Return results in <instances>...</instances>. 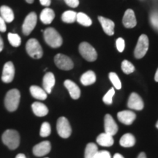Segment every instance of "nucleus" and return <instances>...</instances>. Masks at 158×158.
<instances>
[{
  "label": "nucleus",
  "mask_w": 158,
  "mask_h": 158,
  "mask_svg": "<svg viewBox=\"0 0 158 158\" xmlns=\"http://www.w3.org/2000/svg\"><path fill=\"white\" fill-rule=\"evenodd\" d=\"M155 81L158 82V69H157V72H156V73H155Z\"/></svg>",
  "instance_id": "nucleus-43"
},
{
  "label": "nucleus",
  "mask_w": 158,
  "mask_h": 158,
  "mask_svg": "<svg viewBox=\"0 0 158 158\" xmlns=\"http://www.w3.org/2000/svg\"><path fill=\"white\" fill-rule=\"evenodd\" d=\"M105 133L110 134L111 135H116L118 131V126L116 122L110 114H106L104 119Z\"/></svg>",
  "instance_id": "nucleus-12"
},
{
  "label": "nucleus",
  "mask_w": 158,
  "mask_h": 158,
  "mask_svg": "<svg viewBox=\"0 0 158 158\" xmlns=\"http://www.w3.org/2000/svg\"><path fill=\"white\" fill-rule=\"evenodd\" d=\"M76 21H78V23H80L81 25L84 26V27H89L92 23L90 18L84 13H77Z\"/></svg>",
  "instance_id": "nucleus-28"
},
{
  "label": "nucleus",
  "mask_w": 158,
  "mask_h": 158,
  "mask_svg": "<svg viewBox=\"0 0 158 158\" xmlns=\"http://www.w3.org/2000/svg\"><path fill=\"white\" fill-rule=\"evenodd\" d=\"M21 99V94L20 92L16 89L10 90L6 94L5 98V106L7 110L13 112L17 110Z\"/></svg>",
  "instance_id": "nucleus-2"
},
{
  "label": "nucleus",
  "mask_w": 158,
  "mask_h": 158,
  "mask_svg": "<svg viewBox=\"0 0 158 158\" xmlns=\"http://www.w3.org/2000/svg\"><path fill=\"white\" fill-rule=\"evenodd\" d=\"M98 146L94 143H89L86 145L85 149L84 158H94L96 153L98 152Z\"/></svg>",
  "instance_id": "nucleus-26"
},
{
  "label": "nucleus",
  "mask_w": 158,
  "mask_h": 158,
  "mask_svg": "<svg viewBox=\"0 0 158 158\" xmlns=\"http://www.w3.org/2000/svg\"><path fill=\"white\" fill-rule=\"evenodd\" d=\"M97 142L99 145L102 147H110L113 145L114 143V140L113 138V135H110L106 133L100 134L97 138Z\"/></svg>",
  "instance_id": "nucleus-19"
},
{
  "label": "nucleus",
  "mask_w": 158,
  "mask_h": 158,
  "mask_svg": "<svg viewBox=\"0 0 158 158\" xmlns=\"http://www.w3.org/2000/svg\"><path fill=\"white\" fill-rule=\"evenodd\" d=\"M117 117L118 121L121 122L122 124L130 125L135 119L136 115L134 112L130 110H122L117 114Z\"/></svg>",
  "instance_id": "nucleus-15"
},
{
  "label": "nucleus",
  "mask_w": 158,
  "mask_h": 158,
  "mask_svg": "<svg viewBox=\"0 0 158 158\" xmlns=\"http://www.w3.org/2000/svg\"><path fill=\"white\" fill-rule=\"evenodd\" d=\"M116 48H117L118 52H123L124 48H125V42H124V40L123 38H122V37L118 38L116 41Z\"/></svg>",
  "instance_id": "nucleus-34"
},
{
  "label": "nucleus",
  "mask_w": 158,
  "mask_h": 158,
  "mask_svg": "<svg viewBox=\"0 0 158 158\" xmlns=\"http://www.w3.org/2000/svg\"><path fill=\"white\" fill-rule=\"evenodd\" d=\"M51 133V125L48 122H43L40 127V135L41 137L45 138L50 135Z\"/></svg>",
  "instance_id": "nucleus-32"
},
{
  "label": "nucleus",
  "mask_w": 158,
  "mask_h": 158,
  "mask_svg": "<svg viewBox=\"0 0 158 158\" xmlns=\"http://www.w3.org/2000/svg\"><path fill=\"white\" fill-rule=\"evenodd\" d=\"M122 23H123L124 27L127 29H131L135 27L137 24V21H136L135 13L133 10L128 9L125 11L123 20H122Z\"/></svg>",
  "instance_id": "nucleus-14"
},
{
  "label": "nucleus",
  "mask_w": 158,
  "mask_h": 158,
  "mask_svg": "<svg viewBox=\"0 0 158 158\" xmlns=\"http://www.w3.org/2000/svg\"><path fill=\"white\" fill-rule=\"evenodd\" d=\"M27 54L33 59H40L43 55V48L38 40L35 38L29 39L26 44Z\"/></svg>",
  "instance_id": "nucleus-4"
},
{
  "label": "nucleus",
  "mask_w": 158,
  "mask_h": 158,
  "mask_svg": "<svg viewBox=\"0 0 158 158\" xmlns=\"http://www.w3.org/2000/svg\"><path fill=\"white\" fill-rule=\"evenodd\" d=\"M8 40L10 44L14 47H19L21 43V39L19 35L15 33H8Z\"/></svg>",
  "instance_id": "nucleus-29"
},
{
  "label": "nucleus",
  "mask_w": 158,
  "mask_h": 158,
  "mask_svg": "<svg viewBox=\"0 0 158 158\" xmlns=\"http://www.w3.org/2000/svg\"><path fill=\"white\" fill-rule=\"evenodd\" d=\"M122 70L125 74H130L135 71V67L128 60H124L122 62Z\"/></svg>",
  "instance_id": "nucleus-30"
},
{
  "label": "nucleus",
  "mask_w": 158,
  "mask_h": 158,
  "mask_svg": "<svg viewBox=\"0 0 158 158\" xmlns=\"http://www.w3.org/2000/svg\"><path fill=\"white\" fill-rule=\"evenodd\" d=\"M149 38L147 35L143 34L139 37L134 51V56L136 59H141L145 56L149 49Z\"/></svg>",
  "instance_id": "nucleus-6"
},
{
  "label": "nucleus",
  "mask_w": 158,
  "mask_h": 158,
  "mask_svg": "<svg viewBox=\"0 0 158 158\" xmlns=\"http://www.w3.org/2000/svg\"><path fill=\"white\" fill-rule=\"evenodd\" d=\"M54 11L52 9L48 8V7L43 9V11L41 12L40 13V21H42L44 24H50V23L54 21Z\"/></svg>",
  "instance_id": "nucleus-20"
},
{
  "label": "nucleus",
  "mask_w": 158,
  "mask_h": 158,
  "mask_svg": "<svg viewBox=\"0 0 158 158\" xmlns=\"http://www.w3.org/2000/svg\"><path fill=\"white\" fill-rule=\"evenodd\" d=\"M113 158H124V157L122 155H120V154L116 153V154H115V155H114Z\"/></svg>",
  "instance_id": "nucleus-41"
},
{
  "label": "nucleus",
  "mask_w": 158,
  "mask_h": 158,
  "mask_svg": "<svg viewBox=\"0 0 158 158\" xmlns=\"http://www.w3.org/2000/svg\"><path fill=\"white\" fill-rule=\"evenodd\" d=\"M15 158H27V157H26L25 155H23V154H19L16 157H15Z\"/></svg>",
  "instance_id": "nucleus-42"
},
{
  "label": "nucleus",
  "mask_w": 158,
  "mask_h": 158,
  "mask_svg": "<svg viewBox=\"0 0 158 158\" xmlns=\"http://www.w3.org/2000/svg\"><path fill=\"white\" fill-rule=\"evenodd\" d=\"M77 13L73 10H67L62 15V20L63 22L67 23H73L76 21Z\"/></svg>",
  "instance_id": "nucleus-27"
},
{
  "label": "nucleus",
  "mask_w": 158,
  "mask_h": 158,
  "mask_svg": "<svg viewBox=\"0 0 158 158\" xmlns=\"http://www.w3.org/2000/svg\"><path fill=\"white\" fill-rule=\"evenodd\" d=\"M26 2H27V3H29V4H31L34 2V0H26Z\"/></svg>",
  "instance_id": "nucleus-44"
},
{
  "label": "nucleus",
  "mask_w": 158,
  "mask_h": 158,
  "mask_svg": "<svg viewBox=\"0 0 158 158\" xmlns=\"http://www.w3.org/2000/svg\"><path fill=\"white\" fill-rule=\"evenodd\" d=\"M64 2L69 7H73V8L77 7L79 5V0H64Z\"/></svg>",
  "instance_id": "nucleus-36"
},
{
  "label": "nucleus",
  "mask_w": 158,
  "mask_h": 158,
  "mask_svg": "<svg viewBox=\"0 0 158 158\" xmlns=\"http://www.w3.org/2000/svg\"><path fill=\"white\" fill-rule=\"evenodd\" d=\"M37 15L34 12H31L29 15H27L22 25V32L23 35H30V33L33 31L37 24Z\"/></svg>",
  "instance_id": "nucleus-9"
},
{
  "label": "nucleus",
  "mask_w": 158,
  "mask_h": 158,
  "mask_svg": "<svg viewBox=\"0 0 158 158\" xmlns=\"http://www.w3.org/2000/svg\"><path fill=\"white\" fill-rule=\"evenodd\" d=\"M55 85V77L52 73L48 72L45 75L43 79V89L47 94H50Z\"/></svg>",
  "instance_id": "nucleus-17"
},
{
  "label": "nucleus",
  "mask_w": 158,
  "mask_h": 158,
  "mask_svg": "<svg viewBox=\"0 0 158 158\" xmlns=\"http://www.w3.org/2000/svg\"><path fill=\"white\" fill-rule=\"evenodd\" d=\"M56 130L59 135L63 138H69L72 133L70 122L68 118L64 116L59 117L57 120Z\"/></svg>",
  "instance_id": "nucleus-7"
},
{
  "label": "nucleus",
  "mask_w": 158,
  "mask_h": 158,
  "mask_svg": "<svg viewBox=\"0 0 158 158\" xmlns=\"http://www.w3.org/2000/svg\"><path fill=\"white\" fill-rule=\"evenodd\" d=\"M127 106L130 109L141 110L143 108L144 104L141 97L135 92H133L130 94L129 100H128Z\"/></svg>",
  "instance_id": "nucleus-11"
},
{
  "label": "nucleus",
  "mask_w": 158,
  "mask_h": 158,
  "mask_svg": "<svg viewBox=\"0 0 158 158\" xmlns=\"http://www.w3.org/2000/svg\"><path fill=\"white\" fill-rule=\"evenodd\" d=\"M46 158H48V157H46Z\"/></svg>",
  "instance_id": "nucleus-46"
},
{
  "label": "nucleus",
  "mask_w": 158,
  "mask_h": 158,
  "mask_svg": "<svg viewBox=\"0 0 158 158\" xmlns=\"http://www.w3.org/2000/svg\"><path fill=\"white\" fill-rule=\"evenodd\" d=\"M0 14L1 17L5 20V22L10 23L14 19V13L10 7L3 5L0 7Z\"/></svg>",
  "instance_id": "nucleus-24"
},
{
  "label": "nucleus",
  "mask_w": 158,
  "mask_h": 158,
  "mask_svg": "<svg viewBox=\"0 0 158 158\" xmlns=\"http://www.w3.org/2000/svg\"><path fill=\"white\" fill-rule=\"evenodd\" d=\"M29 90H30V93L31 95L35 99L44 100L47 98V93L43 89V88L40 87L38 86H31Z\"/></svg>",
  "instance_id": "nucleus-23"
},
{
  "label": "nucleus",
  "mask_w": 158,
  "mask_h": 158,
  "mask_svg": "<svg viewBox=\"0 0 158 158\" xmlns=\"http://www.w3.org/2000/svg\"><path fill=\"white\" fill-rule=\"evenodd\" d=\"M156 127H157L158 128V121H157V124H156Z\"/></svg>",
  "instance_id": "nucleus-45"
},
{
  "label": "nucleus",
  "mask_w": 158,
  "mask_h": 158,
  "mask_svg": "<svg viewBox=\"0 0 158 158\" xmlns=\"http://www.w3.org/2000/svg\"><path fill=\"white\" fill-rule=\"evenodd\" d=\"M119 143L123 147H132L135 145V138L131 133L124 134L120 139Z\"/></svg>",
  "instance_id": "nucleus-25"
},
{
  "label": "nucleus",
  "mask_w": 158,
  "mask_h": 158,
  "mask_svg": "<svg viewBox=\"0 0 158 158\" xmlns=\"http://www.w3.org/2000/svg\"><path fill=\"white\" fill-rule=\"evenodd\" d=\"M115 94V89L114 88H111L108 91V92L105 94L103 98H102V100L107 105H110L113 102V97Z\"/></svg>",
  "instance_id": "nucleus-33"
},
{
  "label": "nucleus",
  "mask_w": 158,
  "mask_h": 158,
  "mask_svg": "<svg viewBox=\"0 0 158 158\" xmlns=\"http://www.w3.org/2000/svg\"><path fill=\"white\" fill-rule=\"evenodd\" d=\"M6 30H7V27H6L5 21L0 16V31L5 32Z\"/></svg>",
  "instance_id": "nucleus-37"
},
{
  "label": "nucleus",
  "mask_w": 158,
  "mask_h": 158,
  "mask_svg": "<svg viewBox=\"0 0 158 158\" xmlns=\"http://www.w3.org/2000/svg\"><path fill=\"white\" fill-rule=\"evenodd\" d=\"M64 86L66 87L67 89L68 90L69 93L71 98L74 100H77L80 98L81 96V90L80 88L78 87V85L76 83L70 80H66L64 82Z\"/></svg>",
  "instance_id": "nucleus-16"
},
{
  "label": "nucleus",
  "mask_w": 158,
  "mask_h": 158,
  "mask_svg": "<svg viewBox=\"0 0 158 158\" xmlns=\"http://www.w3.org/2000/svg\"><path fill=\"white\" fill-rule=\"evenodd\" d=\"M43 36L45 43L51 48H56L62 45V37L56 29L49 27L43 31Z\"/></svg>",
  "instance_id": "nucleus-1"
},
{
  "label": "nucleus",
  "mask_w": 158,
  "mask_h": 158,
  "mask_svg": "<svg viewBox=\"0 0 158 158\" xmlns=\"http://www.w3.org/2000/svg\"><path fill=\"white\" fill-rule=\"evenodd\" d=\"M54 62L56 67L62 70H70L73 68V62L66 55L58 54L54 57Z\"/></svg>",
  "instance_id": "nucleus-8"
},
{
  "label": "nucleus",
  "mask_w": 158,
  "mask_h": 158,
  "mask_svg": "<svg viewBox=\"0 0 158 158\" xmlns=\"http://www.w3.org/2000/svg\"><path fill=\"white\" fill-rule=\"evenodd\" d=\"M138 158H147V155H146V154L144 152H141L139 154V155H138Z\"/></svg>",
  "instance_id": "nucleus-40"
},
{
  "label": "nucleus",
  "mask_w": 158,
  "mask_h": 158,
  "mask_svg": "<svg viewBox=\"0 0 158 158\" xmlns=\"http://www.w3.org/2000/svg\"><path fill=\"white\" fill-rule=\"evenodd\" d=\"M3 48H4V43H3L2 38L1 36H0V52L3 50Z\"/></svg>",
  "instance_id": "nucleus-39"
},
{
  "label": "nucleus",
  "mask_w": 158,
  "mask_h": 158,
  "mask_svg": "<svg viewBox=\"0 0 158 158\" xmlns=\"http://www.w3.org/2000/svg\"><path fill=\"white\" fill-rule=\"evenodd\" d=\"M40 2L43 6H45V7H48L51 5V0H40Z\"/></svg>",
  "instance_id": "nucleus-38"
},
{
  "label": "nucleus",
  "mask_w": 158,
  "mask_h": 158,
  "mask_svg": "<svg viewBox=\"0 0 158 158\" xmlns=\"http://www.w3.org/2000/svg\"><path fill=\"white\" fill-rule=\"evenodd\" d=\"M109 79L111 81L112 84H113L114 86L115 87L116 89H121L122 88V83L121 81H120L119 78H118L117 74L115 73H109Z\"/></svg>",
  "instance_id": "nucleus-31"
},
{
  "label": "nucleus",
  "mask_w": 158,
  "mask_h": 158,
  "mask_svg": "<svg viewBox=\"0 0 158 158\" xmlns=\"http://www.w3.org/2000/svg\"><path fill=\"white\" fill-rule=\"evenodd\" d=\"M79 52L83 58L88 62H94L98 58L97 51L89 43L83 42L79 45Z\"/></svg>",
  "instance_id": "nucleus-5"
},
{
  "label": "nucleus",
  "mask_w": 158,
  "mask_h": 158,
  "mask_svg": "<svg viewBox=\"0 0 158 158\" xmlns=\"http://www.w3.org/2000/svg\"><path fill=\"white\" fill-rule=\"evenodd\" d=\"M51 149V143L48 141L41 142L33 147V154L37 157H43L50 152Z\"/></svg>",
  "instance_id": "nucleus-13"
},
{
  "label": "nucleus",
  "mask_w": 158,
  "mask_h": 158,
  "mask_svg": "<svg viewBox=\"0 0 158 158\" xmlns=\"http://www.w3.org/2000/svg\"><path fill=\"white\" fill-rule=\"evenodd\" d=\"M2 140L10 149L14 150L19 147L20 144L19 133L15 130H7L2 134Z\"/></svg>",
  "instance_id": "nucleus-3"
},
{
  "label": "nucleus",
  "mask_w": 158,
  "mask_h": 158,
  "mask_svg": "<svg viewBox=\"0 0 158 158\" xmlns=\"http://www.w3.org/2000/svg\"><path fill=\"white\" fill-rule=\"evenodd\" d=\"M96 81V75L92 70L86 71L81 77V82L84 86H89Z\"/></svg>",
  "instance_id": "nucleus-22"
},
{
  "label": "nucleus",
  "mask_w": 158,
  "mask_h": 158,
  "mask_svg": "<svg viewBox=\"0 0 158 158\" xmlns=\"http://www.w3.org/2000/svg\"><path fill=\"white\" fill-rule=\"evenodd\" d=\"M15 76V67L12 62H6L4 65L2 80L4 83L8 84L13 81Z\"/></svg>",
  "instance_id": "nucleus-10"
},
{
  "label": "nucleus",
  "mask_w": 158,
  "mask_h": 158,
  "mask_svg": "<svg viewBox=\"0 0 158 158\" xmlns=\"http://www.w3.org/2000/svg\"><path fill=\"white\" fill-rule=\"evenodd\" d=\"M94 158H111L109 152L102 150V151H98Z\"/></svg>",
  "instance_id": "nucleus-35"
},
{
  "label": "nucleus",
  "mask_w": 158,
  "mask_h": 158,
  "mask_svg": "<svg viewBox=\"0 0 158 158\" xmlns=\"http://www.w3.org/2000/svg\"><path fill=\"white\" fill-rule=\"evenodd\" d=\"M98 20L106 35L111 36L114 34V22L113 21L102 16H99Z\"/></svg>",
  "instance_id": "nucleus-18"
},
{
  "label": "nucleus",
  "mask_w": 158,
  "mask_h": 158,
  "mask_svg": "<svg viewBox=\"0 0 158 158\" xmlns=\"http://www.w3.org/2000/svg\"><path fill=\"white\" fill-rule=\"evenodd\" d=\"M31 108H32L33 113L37 116H46L48 114V109L47 106L45 104L40 102H35L31 105Z\"/></svg>",
  "instance_id": "nucleus-21"
}]
</instances>
